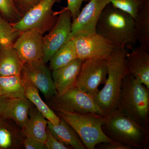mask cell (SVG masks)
<instances>
[{"mask_svg":"<svg viewBox=\"0 0 149 149\" xmlns=\"http://www.w3.org/2000/svg\"><path fill=\"white\" fill-rule=\"evenodd\" d=\"M96 32L109 41L114 48L125 49L138 42L134 18L110 3L103 10L96 25Z\"/></svg>","mask_w":149,"mask_h":149,"instance_id":"obj_1","label":"cell"},{"mask_svg":"<svg viewBox=\"0 0 149 149\" xmlns=\"http://www.w3.org/2000/svg\"><path fill=\"white\" fill-rule=\"evenodd\" d=\"M0 14L10 24L17 22L23 16L17 8L15 0H0Z\"/></svg>","mask_w":149,"mask_h":149,"instance_id":"obj_25","label":"cell"},{"mask_svg":"<svg viewBox=\"0 0 149 149\" xmlns=\"http://www.w3.org/2000/svg\"><path fill=\"white\" fill-rule=\"evenodd\" d=\"M43 44V35L32 29L21 32L13 46L24 63L42 60Z\"/></svg>","mask_w":149,"mask_h":149,"instance_id":"obj_13","label":"cell"},{"mask_svg":"<svg viewBox=\"0 0 149 149\" xmlns=\"http://www.w3.org/2000/svg\"><path fill=\"white\" fill-rule=\"evenodd\" d=\"M77 58L76 48L71 39L54 54L49 60L50 70H55L65 66Z\"/></svg>","mask_w":149,"mask_h":149,"instance_id":"obj_23","label":"cell"},{"mask_svg":"<svg viewBox=\"0 0 149 149\" xmlns=\"http://www.w3.org/2000/svg\"><path fill=\"white\" fill-rule=\"evenodd\" d=\"M116 109L149 128V89L127 73L123 80Z\"/></svg>","mask_w":149,"mask_h":149,"instance_id":"obj_3","label":"cell"},{"mask_svg":"<svg viewBox=\"0 0 149 149\" xmlns=\"http://www.w3.org/2000/svg\"><path fill=\"white\" fill-rule=\"evenodd\" d=\"M13 45L0 47V76L21 74L24 63Z\"/></svg>","mask_w":149,"mask_h":149,"instance_id":"obj_19","label":"cell"},{"mask_svg":"<svg viewBox=\"0 0 149 149\" xmlns=\"http://www.w3.org/2000/svg\"><path fill=\"white\" fill-rule=\"evenodd\" d=\"M109 0H90L71 24L72 39L78 35L96 32V27L100 16Z\"/></svg>","mask_w":149,"mask_h":149,"instance_id":"obj_11","label":"cell"},{"mask_svg":"<svg viewBox=\"0 0 149 149\" xmlns=\"http://www.w3.org/2000/svg\"><path fill=\"white\" fill-rule=\"evenodd\" d=\"M0 96L9 99L25 97L20 75L0 76Z\"/></svg>","mask_w":149,"mask_h":149,"instance_id":"obj_22","label":"cell"},{"mask_svg":"<svg viewBox=\"0 0 149 149\" xmlns=\"http://www.w3.org/2000/svg\"><path fill=\"white\" fill-rule=\"evenodd\" d=\"M60 119L59 123L56 125L48 121L47 128L52 134L58 141L70 149H86L71 125L63 118H60Z\"/></svg>","mask_w":149,"mask_h":149,"instance_id":"obj_16","label":"cell"},{"mask_svg":"<svg viewBox=\"0 0 149 149\" xmlns=\"http://www.w3.org/2000/svg\"><path fill=\"white\" fill-rule=\"evenodd\" d=\"M0 14V47L13 45L20 34Z\"/></svg>","mask_w":149,"mask_h":149,"instance_id":"obj_24","label":"cell"},{"mask_svg":"<svg viewBox=\"0 0 149 149\" xmlns=\"http://www.w3.org/2000/svg\"><path fill=\"white\" fill-rule=\"evenodd\" d=\"M107 136L112 141L131 149H147L149 128L139 124L117 109L106 115L105 125Z\"/></svg>","mask_w":149,"mask_h":149,"instance_id":"obj_4","label":"cell"},{"mask_svg":"<svg viewBox=\"0 0 149 149\" xmlns=\"http://www.w3.org/2000/svg\"><path fill=\"white\" fill-rule=\"evenodd\" d=\"M40 0H15V4L19 11L24 15L27 11L34 6Z\"/></svg>","mask_w":149,"mask_h":149,"instance_id":"obj_29","label":"cell"},{"mask_svg":"<svg viewBox=\"0 0 149 149\" xmlns=\"http://www.w3.org/2000/svg\"><path fill=\"white\" fill-rule=\"evenodd\" d=\"M9 99L0 96V123L3 118V113Z\"/></svg>","mask_w":149,"mask_h":149,"instance_id":"obj_33","label":"cell"},{"mask_svg":"<svg viewBox=\"0 0 149 149\" xmlns=\"http://www.w3.org/2000/svg\"><path fill=\"white\" fill-rule=\"evenodd\" d=\"M0 149H1V148H0Z\"/></svg>","mask_w":149,"mask_h":149,"instance_id":"obj_34","label":"cell"},{"mask_svg":"<svg viewBox=\"0 0 149 149\" xmlns=\"http://www.w3.org/2000/svg\"><path fill=\"white\" fill-rule=\"evenodd\" d=\"M83 61L77 58L65 66L52 70V77L57 96L62 95L74 86Z\"/></svg>","mask_w":149,"mask_h":149,"instance_id":"obj_15","label":"cell"},{"mask_svg":"<svg viewBox=\"0 0 149 149\" xmlns=\"http://www.w3.org/2000/svg\"><path fill=\"white\" fill-rule=\"evenodd\" d=\"M126 62L128 73L149 89L148 51L140 45L127 53Z\"/></svg>","mask_w":149,"mask_h":149,"instance_id":"obj_14","label":"cell"},{"mask_svg":"<svg viewBox=\"0 0 149 149\" xmlns=\"http://www.w3.org/2000/svg\"><path fill=\"white\" fill-rule=\"evenodd\" d=\"M90 0H67V6L65 8L70 12L72 19L76 18L80 13L81 6L84 2H88Z\"/></svg>","mask_w":149,"mask_h":149,"instance_id":"obj_28","label":"cell"},{"mask_svg":"<svg viewBox=\"0 0 149 149\" xmlns=\"http://www.w3.org/2000/svg\"><path fill=\"white\" fill-rule=\"evenodd\" d=\"M62 0H40L15 23L11 24L15 31L22 32L35 30L42 35L53 27L58 16L53 10L56 3Z\"/></svg>","mask_w":149,"mask_h":149,"instance_id":"obj_6","label":"cell"},{"mask_svg":"<svg viewBox=\"0 0 149 149\" xmlns=\"http://www.w3.org/2000/svg\"><path fill=\"white\" fill-rule=\"evenodd\" d=\"M52 105L58 111L106 116L94 98L75 86L62 95L52 99Z\"/></svg>","mask_w":149,"mask_h":149,"instance_id":"obj_7","label":"cell"},{"mask_svg":"<svg viewBox=\"0 0 149 149\" xmlns=\"http://www.w3.org/2000/svg\"><path fill=\"white\" fill-rule=\"evenodd\" d=\"M21 74L33 83L47 100L57 95L50 70L42 60L24 63Z\"/></svg>","mask_w":149,"mask_h":149,"instance_id":"obj_12","label":"cell"},{"mask_svg":"<svg viewBox=\"0 0 149 149\" xmlns=\"http://www.w3.org/2000/svg\"><path fill=\"white\" fill-rule=\"evenodd\" d=\"M29 117L22 126L24 136L45 143L47 139L48 120L37 108L30 109Z\"/></svg>","mask_w":149,"mask_h":149,"instance_id":"obj_17","label":"cell"},{"mask_svg":"<svg viewBox=\"0 0 149 149\" xmlns=\"http://www.w3.org/2000/svg\"><path fill=\"white\" fill-rule=\"evenodd\" d=\"M127 54L125 49L114 48L107 58L106 80L103 88L94 98L106 116L117 108L123 80L128 73L126 66Z\"/></svg>","mask_w":149,"mask_h":149,"instance_id":"obj_2","label":"cell"},{"mask_svg":"<svg viewBox=\"0 0 149 149\" xmlns=\"http://www.w3.org/2000/svg\"><path fill=\"white\" fill-rule=\"evenodd\" d=\"M58 13L54 26L43 37L42 60L46 63L57 51L72 39V17L70 12L64 8Z\"/></svg>","mask_w":149,"mask_h":149,"instance_id":"obj_9","label":"cell"},{"mask_svg":"<svg viewBox=\"0 0 149 149\" xmlns=\"http://www.w3.org/2000/svg\"><path fill=\"white\" fill-rule=\"evenodd\" d=\"M135 24L137 41L149 52V0H146L139 9Z\"/></svg>","mask_w":149,"mask_h":149,"instance_id":"obj_21","label":"cell"},{"mask_svg":"<svg viewBox=\"0 0 149 149\" xmlns=\"http://www.w3.org/2000/svg\"><path fill=\"white\" fill-rule=\"evenodd\" d=\"M20 76L24 86L25 97L35 105L36 108L48 121L54 125L58 124L60 121V118L43 100L40 96L39 90L27 77L21 74Z\"/></svg>","mask_w":149,"mask_h":149,"instance_id":"obj_18","label":"cell"},{"mask_svg":"<svg viewBox=\"0 0 149 149\" xmlns=\"http://www.w3.org/2000/svg\"><path fill=\"white\" fill-rule=\"evenodd\" d=\"M47 133V139L45 144L47 149H70L56 139L48 128Z\"/></svg>","mask_w":149,"mask_h":149,"instance_id":"obj_27","label":"cell"},{"mask_svg":"<svg viewBox=\"0 0 149 149\" xmlns=\"http://www.w3.org/2000/svg\"><path fill=\"white\" fill-rule=\"evenodd\" d=\"M58 116L71 125L86 149H95L97 145L102 143L116 142L109 138L103 129L106 122V116L59 111Z\"/></svg>","mask_w":149,"mask_h":149,"instance_id":"obj_5","label":"cell"},{"mask_svg":"<svg viewBox=\"0 0 149 149\" xmlns=\"http://www.w3.org/2000/svg\"><path fill=\"white\" fill-rule=\"evenodd\" d=\"M101 147L102 148L105 149H131L128 146H125L119 143H102Z\"/></svg>","mask_w":149,"mask_h":149,"instance_id":"obj_32","label":"cell"},{"mask_svg":"<svg viewBox=\"0 0 149 149\" xmlns=\"http://www.w3.org/2000/svg\"><path fill=\"white\" fill-rule=\"evenodd\" d=\"M31 102L25 97L9 99L3 113V118L12 119L17 125L22 126L27 122Z\"/></svg>","mask_w":149,"mask_h":149,"instance_id":"obj_20","label":"cell"},{"mask_svg":"<svg viewBox=\"0 0 149 149\" xmlns=\"http://www.w3.org/2000/svg\"><path fill=\"white\" fill-rule=\"evenodd\" d=\"M24 146L26 149H47L45 143L28 137L24 139Z\"/></svg>","mask_w":149,"mask_h":149,"instance_id":"obj_31","label":"cell"},{"mask_svg":"<svg viewBox=\"0 0 149 149\" xmlns=\"http://www.w3.org/2000/svg\"><path fill=\"white\" fill-rule=\"evenodd\" d=\"M107 73V59L84 61L74 86L95 98L100 85L105 83Z\"/></svg>","mask_w":149,"mask_h":149,"instance_id":"obj_8","label":"cell"},{"mask_svg":"<svg viewBox=\"0 0 149 149\" xmlns=\"http://www.w3.org/2000/svg\"><path fill=\"white\" fill-rule=\"evenodd\" d=\"M112 5L130 15L135 19L137 13L146 0H109Z\"/></svg>","mask_w":149,"mask_h":149,"instance_id":"obj_26","label":"cell"},{"mask_svg":"<svg viewBox=\"0 0 149 149\" xmlns=\"http://www.w3.org/2000/svg\"><path fill=\"white\" fill-rule=\"evenodd\" d=\"M77 58L83 61L91 59H107L113 49L109 41L96 32L78 35L72 38Z\"/></svg>","mask_w":149,"mask_h":149,"instance_id":"obj_10","label":"cell"},{"mask_svg":"<svg viewBox=\"0 0 149 149\" xmlns=\"http://www.w3.org/2000/svg\"><path fill=\"white\" fill-rule=\"evenodd\" d=\"M11 135L9 131L4 128H0V148L6 149L12 144Z\"/></svg>","mask_w":149,"mask_h":149,"instance_id":"obj_30","label":"cell"}]
</instances>
